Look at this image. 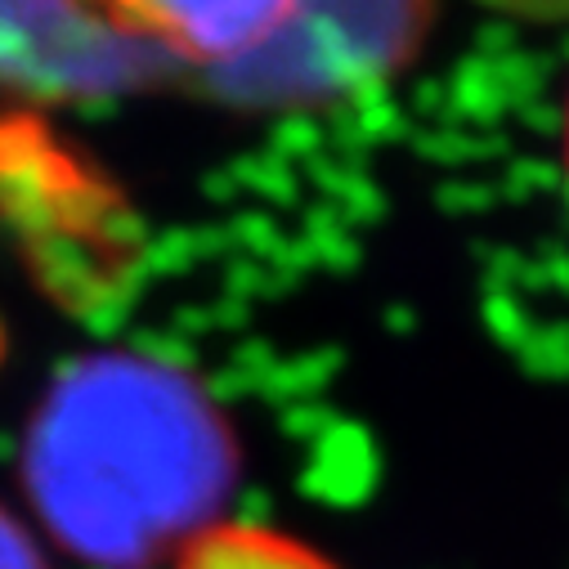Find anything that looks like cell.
Wrapping results in <instances>:
<instances>
[{
	"mask_svg": "<svg viewBox=\"0 0 569 569\" xmlns=\"http://www.w3.org/2000/svg\"><path fill=\"white\" fill-rule=\"evenodd\" d=\"M238 445L216 399L176 363L108 350L68 363L23 436L37 525L99 569H149L216 525Z\"/></svg>",
	"mask_w": 569,
	"mask_h": 569,
	"instance_id": "cell-1",
	"label": "cell"
},
{
	"mask_svg": "<svg viewBox=\"0 0 569 569\" xmlns=\"http://www.w3.org/2000/svg\"><path fill=\"white\" fill-rule=\"evenodd\" d=\"M292 6H144L130 10L126 23H139V37H162L189 59H238L256 50L288 23Z\"/></svg>",
	"mask_w": 569,
	"mask_h": 569,
	"instance_id": "cell-2",
	"label": "cell"
},
{
	"mask_svg": "<svg viewBox=\"0 0 569 569\" xmlns=\"http://www.w3.org/2000/svg\"><path fill=\"white\" fill-rule=\"evenodd\" d=\"M0 569H50L32 529L6 507H0Z\"/></svg>",
	"mask_w": 569,
	"mask_h": 569,
	"instance_id": "cell-3",
	"label": "cell"
},
{
	"mask_svg": "<svg viewBox=\"0 0 569 569\" xmlns=\"http://www.w3.org/2000/svg\"><path fill=\"white\" fill-rule=\"evenodd\" d=\"M565 167H569V103H565Z\"/></svg>",
	"mask_w": 569,
	"mask_h": 569,
	"instance_id": "cell-4",
	"label": "cell"
}]
</instances>
